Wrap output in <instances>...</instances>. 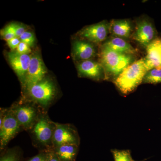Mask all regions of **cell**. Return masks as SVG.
Segmentation results:
<instances>
[{
	"mask_svg": "<svg viewBox=\"0 0 161 161\" xmlns=\"http://www.w3.org/2000/svg\"><path fill=\"white\" fill-rule=\"evenodd\" d=\"M80 142L78 131L74 126L70 124L56 123L53 139V149L68 144L79 146Z\"/></svg>",
	"mask_w": 161,
	"mask_h": 161,
	"instance_id": "8",
	"label": "cell"
},
{
	"mask_svg": "<svg viewBox=\"0 0 161 161\" xmlns=\"http://www.w3.org/2000/svg\"><path fill=\"white\" fill-rule=\"evenodd\" d=\"M115 161H136L132 158L131 153L129 150H112Z\"/></svg>",
	"mask_w": 161,
	"mask_h": 161,
	"instance_id": "20",
	"label": "cell"
},
{
	"mask_svg": "<svg viewBox=\"0 0 161 161\" xmlns=\"http://www.w3.org/2000/svg\"><path fill=\"white\" fill-rule=\"evenodd\" d=\"M48 161H61L58 158V156L56 155V153H55L53 149L51 151Z\"/></svg>",
	"mask_w": 161,
	"mask_h": 161,
	"instance_id": "27",
	"label": "cell"
},
{
	"mask_svg": "<svg viewBox=\"0 0 161 161\" xmlns=\"http://www.w3.org/2000/svg\"><path fill=\"white\" fill-rule=\"evenodd\" d=\"M47 73V69L41 56L36 52L31 55L28 70L24 82L23 87L27 88L40 82L45 78Z\"/></svg>",
	"mask_w": 161,
	"mask_h": 161,
	"instance_id": "9",
	"label": "cell"
},
{
	"mask_svg": "<svg viewBox=\"0 0 161 161\" xmlns=\"http://www.w3.org/2000/svg\"><path fill=\"white\" fill-rule=\"evenodd\" d=\"M7 58L10 65L23 84L29 67L31 56L20 54L17 52L12 51L8 53Z\"/></svg>",
	"mask_w": 161,
	"mask_h": 161,
	"instance_id": "11",
	"label": "cell"
},
{
	"mask_svg": "<svg viewBox=\"0 0 161 161\" xmlns=\"http://www.w3.org/2000/svg\"><path fill=\"white\" fill-rule=\"evenodd\" d=\"M0 113V149L2 150L23 129L10 108L1 109Z\"/></svg>",
	"mask_w": 161,
	"mask_h": 161,
	"instance_id": "5",
	"label": "cell"
},
{
	"mask_svg": "<svg viewBox=\"0 0 161 161\" xmlns=\"http://www.w3.org/2000/svg\"><path fill=\"white\" fill-rule=\"evenodd\" d=\"M109 23V31L115 37L127 39L132 36V26L130 20H113Z\"/></svg>",
	"mask_w": 161,
	"mask_h": 161,
	"instance_id": "15",
	"label": "cell"
},
{
	"mask_svg": "<svg viewBox=\"0 0 161 161\" xmlns=\"http://www.w3.org/2000/svg\"><path fill=\"white\" fill-rule=\"evenodd\" d=\"M78 147L76 145H62L53 149L61 161H75L78 154Z\"/></svg>",
	"mask_w": 161,
	"mask_h": 161,
	"instance_id": "17",
	"label": "cell"
},
{
	"mask_svg": "<svg viewBox=\"0 0 161 161\" xmlns=\"http://www.w3.org/2000/svg\"><path fill=\"white\" fill-rule=\"evenodd\" d=\"M52 150H41L38 154L30 158L27 161H48Z\"/></svg>",
	"mask_w": 161,
	"mask_h": 161,
	"instance_id": "22",
	"label": "cell"
},
{
	"mask_svg": "<svg viewBox=\"0 0 161 161\" xmlns=\"http://www.w3.org/2000/svg\"><path fill=\"white\" fill-rule=\"evenodd\" d=\"M1 35L3 36V39L6 41H9L16 37L14 33L6 31L4 29L1 31Z\"/></svg>",
	"mask_w": 161,
	"mask_h": 161,
	"instance_id": "26",
	"label": "cell"
},
{
	"mask_svg": "<svg viewBox=\"0 0 161 161\" xmlns=\"http://www.w3.org/2000/svg\"><path fill=\"white\" fill-rule=\"evenodd\" d=\"M100 63L105 72V79L113 81L121 73L136 61L134 55L126 54L115 51L103 45L99 53Z\"/></svg>",
	"mask_w": 161,
	"mask_h": 161,
	"instance_id": "1",
	"label": "cell"
},
{
	"mask_svg": "<svg viewBox=\"0 0 161 161\" xmlns=\"http://www.w3.org/2000/svg\"><path fill=\"white\" fill-rule=\"evenodd\" d=\"M20 42H21V40H20L19 38L17 37L7 41L8 46L11 50H14L17 48Z\"/></svg>",
	"mask_w": 161,
	"mask_h": 161,
	"instance_id": "25",
	"label": "cell"
},
{
	"mask_svg": "<svg viewBox=\"0 0 161 161\" xmlns=\"http://www.w3.org/2000/svg\"><path fill=\"white\" fill-rule=\"evenodd\" d=\"M103 45L121 53L134 55L136 53V50L130 43L122 38H112L104 43Z\"/></svg>",
	"mask_w": 161,
	"mask_h": 161,
	"instance_id": "16",
	"label": "cell"
},
{
	"mask_svg": "<svg viewBox=\"0 0 161 161\" xmlns=\"http://www.w3.org/2000/svg\"><path fill=\"white\" fill-rule=\"evenodd\" d=\"M96 54V49L91 42L77 40L73 43L72 55L75 60L80 61L91 60Z\"/></svg>",
	"mask_w": 161,
	"mask_h": 161,
	"instance_id": "14",
	"label": "cell"
},
{
	"mask_svg": "<svg viewBox=\"0 0 161 161\" xmlns=\"http://www.w3.org/2000/svg\"><path fill=\"white\" fill-rule=\"evenodd\" d=\"M30 47L26 43L21 41L17 48V52L20 54H27L31 53Z\"/></svg>",
	"mask_w": 161,
	"mask_h": 161,
	"instance_id": "23",
	"label": "cell"
},
{
	"mask_svg": "<svg viewBox=\"0 0 161 161\" xmlns=\"http://www.w3.org/2000/svg\"><path fill=\"white\" fill-rule=\"evenodd\" d=\"M15 35L16 37L19 38L26 31V28L23 24L14 23Z\"/></svg>",
	"mask_w": 161,
	"mask_h": 161,
	"instance_id": "24",
	"label": "cell"
},
{
	"mask_svg": "<svg viewBox=\"0 0 161 161\" xmlns=\"http://www.w3.org/2000/svg\"><path fill=\"white\" fill-rule=\"evenodd\" d=\"M19 38L21 41L26 43L30 47L33 46L36 42L35 35L31 31H25Z\"/></svg>",
	"mask_w": 161,
	"mask_h": 161,
	"instance_id": "21",
	"label": "cell"
},
{
	"mask_svg": "<svg viewBox=\"0 0 161 161\" xmlns=\"http://www.w3.org/2000/svg\"><path fill=\"white\" fill-rule=\"evenodd\" d=\"M141 46L145 48L158 37L154 24L148 18L138 19L136 22L135 30L131 36Z\"/></svg>",
	"mask_w": 161,
	"mask_h": 161,
	"instance_id": "7",
	"label": "cell"
},
{
	"mask_svg": "<svg viewBox=\"0 0 161 161\" xmlns=\"http://www.w3.org/2000/svg\"><path fill=\"white\" fill-rule=\"evenodd\" d=\"M55 129L56 123L50 119L47 111L43 110L29 131L34 146L41 148V150L53 149V139Z\"/></svg>",
	"mask_w": 161,
	"mask_h": 161,
	"instance_id": "3",
	"label": "cell"
},
{
	"mask_svg": "<svg viewBox=\"0 0 161 161\" xmlns=\"http://www.w3.org/2000/svg\"><path fill=\"white\" fill-rule=\"evenodd\" d=\"M147 55L144 58L147 72L161 69V37H158L147 47Z\"/></svg>",
	"mask_w": 161,
	"mask_h": 161,
	"instance_id": "13",
	"label": "cell"
},
{
	"mask_svg": "<svg viewBox=\"0 0 161 161\" xmlns=\"http://www.w3.org/2000/svg\"><path fill=\"white\" fill-rule=\"evenodd\" d=\"M23 130L29 131L43 111L36 104L29 100L28 103H19L10 108Z\"/></svg>",
	"mask_w": 161,
	"mask_h": 161,
	"instance_id": "6",
	"label": "cell"
},
{
	"mask_svg": "<svg viewBox=\"0 0 161 161\" xmlns=\"http://www.w3.org/2000/svg\"><path fill=\"white\" fill-rule=\"evenodd\" d=\"M80 77H86L96 80L105 78L103 67L100 63L88 60L80 61L77 65Z\"/></svg>",
	"mask_w": 161,
	"mask_h": 161,
	"instance_id": "12",
	"label": "cell"
},
{
	"mask_svg": "<svg viewBox=\"0 0 161 161\" xmlns=\"http://www.w3.org/2000/svg\"><path fill=\"white\" fill-rule=\"evenodd\" d=\"M25 90L29 101L45 111L48 110L57 95L55 84L52 80L45 78Z\"/></svg>",
	"mask_w": 161,
	"mask_h": 161,
	"instance_id": "4",
	"label": "cell"
},
{
	"mask_svg": "<svg viewBox=\"0 0 161 161\" xmlns=\"http://www.w3.org/2000/svg\"><path fill=\"white\" fill-rule=\"evenodd\" d=\"M142 83L158 84L161 83V69H152L147 72Z\"/></svg>",
	"mask_w": 161,
	"mask_h": 161,
	"instance_id": "18",
	"label": "cell"
},
{
	"mask_svg": "<svg viewBox=\"0 0 161 161\" xmlns=\"http://www.w3.org/2000/svg\"><path fill=\"white\" fill-rule=\"evenodd\" d=\"M110 23L106 21L85 27L80 31L79 35L84 40L99 43L107 39L109 31Z\"/></svg>",
	"mask_w": 161,
	"mask_h": 161,
	"instance_id": "10",
	"label": "cell"
},
{
	"mask_svg": "<svg viewBox=\"0 0 161 161\" xmlns=\"http://www.w3.org/2000/svg\"><path fill=\"white\" fill-rule=\"evenodd\" d=\"M147 72L144 58H141L126 68L113 82L122 94L128 95L142 83Z\"/></svg>",
	"mask_w": 161,
	"mask_h": 161,
	"instance_id": "2",
	"label": "cell"
},
{
	"mask_svg": "<svg viewBox=\"0 0 161 161\" xmlns=\"http://www.w3.org/2000/svg\"><path fill=\"white\" fill-rule=\"evenodd\" d=\"M20 149L15 147L9 149L1 156L0 161H21Z\"/></svg>",
	"mask_w": 161,
	"mask_h": 161,
	"instance_id": "19",
	"label": "cell"
}]
</instances>
